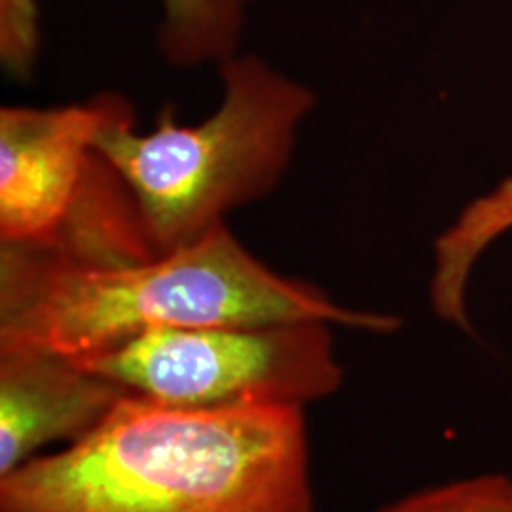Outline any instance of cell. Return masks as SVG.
Returning <instances> with one entry per match:
<instances>
[{
	"instance_id": "obj_1",
	"label": "cell",
	"mask_w": 512,
	"mask_h": 512,
	"mask_svg": "<svg viewBox=\"0 0 512 512\" xmlns=\"http://www.w3.org/2000/svg\"><path fill=\"white\" fill-rule=\"evenodd\" d=\"M0 512H313L304 408H179L129 393L0 476Z\"/></svg>"
},
{
	"instance_id": "obj_2",
	"label": "cell",
	"mask_w": 512,
	"mask_h": 512,
	"mask_svg": "<svg viewBox=\"0 0 512 512\" xmlns=\"http://www.w3.org/2000/svg\"><path fill=\"white\" fill-rule=\"evenodd\" d=\"M323 321L393 332L395 315L336 304L277 274L226 224L192 245L137 262L86 264L0 247V351L78 359L148 330Z\"/></svg>"
},
{
	"instance_id": "obj_3",
	"label": "cell",
	"mask_w": 512,
	"mask_h": 512,
	"mask_svg": "<svg viewBox=\"0 0 512 512\" xmlns=\"http://www.w3.org/2000/svg\"><path fill=\"white\" fill-rule=\"evenodd\" d=\"M217 69L220 105L200 124L184 126L165 107L141 133L128 99L110 95L93 139L128 186L156 255L192 245L274 192L317 103L311 88L258 55L239 52Z\"/></svg>"
},
{
	"instance_id": "obj_4",
	"label": "cell",
	"mask_w": 512,
	"mask_h": 512,
	"mask_svg": "<svg viewBox=\"0 0 512 512\" xmlns=\"http://www.w3.org/2000/svg\"><path fill=\"white\" fill-rule=\"evenodd\" d=\"M109 105L0 109V247L86 264L156 256L128 186L93 147Z\"/></svg>"
},
{
	"instance_id": "obj_5",
	"label": "cell",
	"mask_w": 512,
	"mask_h": 512,
	"mask_svg": "<svg viewBox=\"0 0 512 512\" xmlns=\"http://www.w3.org/2000/svg\"><path fill=\"white\" fill-rule=\"evenodd\" d=\"M330 327L289 321L148 330L73 361L169 406L304 408L344 382Z\"/></svg>"
},
{
	"instance_id": "obj_6",
	"label": "cell",
	"mask_w": 512,
	"mask_h": 512,
	"mask_svg": "<svg viewBox=\"0 0 512 512\" xmlns=\"http://www.w3.org/2000/svg\"><path fill=\"white\" fill-rule=\"evenodd\" d=\"M65 355L40 349L0 351V476L48 444L86 437L128 397Z\"/></svg>"
},
{
	"instance_id": "obj_7",
	"label": "cell",
	"mask_w": 512,
	"mask_h": 512,
	"mask_svg": "<svg viewBox=\"0 0 512 512\" xmlns=\"http://www.w3.org/2000/svg\"><path fill=\"white\" fill-rule=\"evenodd\" d=\"M512 230V175L469 203L454 224L435 239V268L429 285L433 311L442 321L471 332L467 285L478 258Z\"/></svg>"
},
{
	"instance_id": "obj_8",
	"label": "cell",
	"mask_w": 512,
	"mask_h": 512,
	"mask_svg": "<svg viewBox=\"0 0 512 512\" xmlns=\"http://www.w3.org/2000/svg\"><path fill=\"white\" fill-rule=\"evenodd\" d=\"M256 0H160L156 44L175 69L219 67L241 50Z\"/></svg>"
},
{
	"instance_id": "obj_9",
	"label": "cell",
	"mask_w": 512,
	"mask_h": 512,
	"mask_svg": "<svg viewBox=\"0 0 512 512\" xmlns=\"http://www.w3.org/2000/svg\"><path fill=\"white\" fill-rule=\"evenodd\" d=\"M378 512H512V480L478 476L406 495Z\"/></svg>"
},
{
	"instance_id": "obj_10",
	"label": "cell",
	"mask_w": 512,
	"mask_h": 512,
	"mask_svg": "<svg viewBox=\"0 0 512 512\" xmlns=\"http://www.w3.org/2000/svg\"><path fill=\"white\" fill-rule=\"evenodd\" d=\"M42 48L40 0H0V63L16 80L35 73Z\"/></svg>"
}]
</instances>
